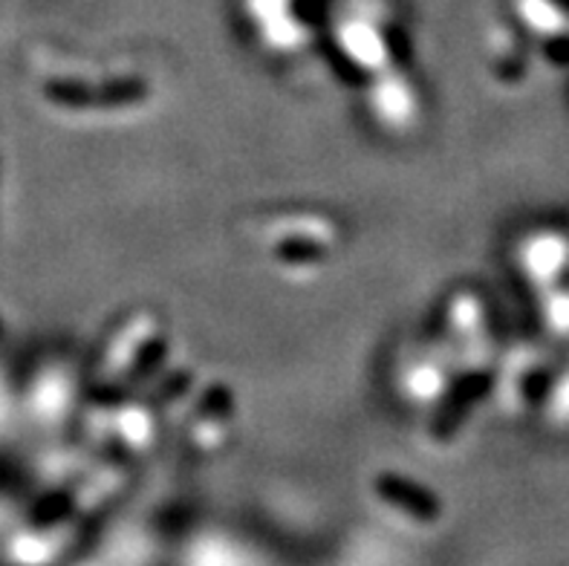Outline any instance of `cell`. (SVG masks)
Returning <instances> with one entry per match:
<instances>
[{
    "label": "cell",
    "instance_id": "1",
    "mask_svg": "<svg viewBox=\"0 0 569 566\" xmlns=\"http://www.w3.org/2000/svg\"><path fill=\"white\" fill-rule=\"evenodd\" d=\"M567 258L569 246L563 244L561 237H541V240H535L532 249H529V269H532L535 278L549 280L561 272Z\"/></svg>",
    "mask_w": 569,
    "mask_h": 566
},
{
    "label": "cell",
    "instance_id": "2",
    "mask_svg": "<svg viewBox=\"0 0 569 566\" xmlns=\"http://www.w3.org/2000/svg\"><path fill=\"white\" fill-rule=\"evenodd\" d=\"M549 321H552V327L561 332L569 330V295L561 292V295H552V301H549Z\"/></svg>",
    "mask_w": 569,
    "mask_h": 566
},
{
    "label": "cell",
    "instance_id": "3",
    "mask_svg": "<svg viewBox=\"0 0 569 566\" xmlns=\"http://www.w3.org/2000/svg\"><path fill=\"white\" fill-rule=\"evenodd\" d=\"M552 410H556L558 419H569V374H567V379L561 381V387H558L556 405H552Z\"/></svg>",
    "mask_w": 569,
    "mask_h": 566
}]
</instances>
